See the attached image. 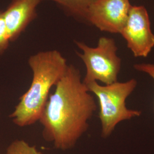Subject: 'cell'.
Masks as SVG:
<instances>
[{"mask_svg":"<svg viewBox=\"0 0 154 154\" xmlns=\"http://www.w3.org/2000/svg\"><path fill=\"white\" fill-rule=\"evenodd\" d=\"M97 109L79 70L68 65L54 93L50 94L39 118L43 138L55 149L65 151L73 148L88 130V121Z\"/></svg>","mask_w":154,"mask_h":154,"instance_id":"6da1fadb","label":"cell"},{"mask_svg":"<svg viewBox=\"0 0 154 154\" xmlns=\"http://www.w3.org/2000/svg\"><path fill=\"white\" fill-rule=\"evenodd\" d=\"M28 64L33 72L31 85L20 98L9 116L12 122L20 127L38 121L51 88L55 86L68 66L66 58L56 50L39 51L31 55Z\"/></svg>","mask_w":154,"mask_h":154,"instance_id":"7a4b0ae2","label":"cell"},{"mask_svg":"<svg viewBox=\"0 0 154 154\" xmlns=\"http://www.w3.org/2000/svg\"><path fill=\"white\" fill-rule=\"evenodd\" d=\"M137 84V81L132 78L125 82L118 81L107 85H101L97 82L85 85L89 92L93 93L98 100L102 138L109 137L120 122L141 116V111L129 109L126 104V99Z\"/></svg>","mask_w":154,"mask_h":154,"instance_id":"3957f363","label":"cell"},{"mask_svg":"<svg viewBox=\"0 0 154 154\" xmlns=\"http://www.w3.org/2000/svg\"><path fill=\"white\" fill-rule=\"evenodd\" d=\"M82 53L77 52L86 69L83 83L87 85L99 81L105 85L118 82L121 69V58L117 55L118 47L113 38L102 37L96 47H90L81 41H75Z\"/></svg>","mask_w":154,"mask_h":154,"instance_id":"277c9868","label":"cell"},{"mask_svg":"<svg viewBox=\"0 0 154 154\" xmlns=\"http://www.w3.org/2000/svg\"><path fill=\"white\" fill-rule=\"evenodd\" d=\"M120 34L135 57H148L154 48V34L146 7L131 6Z\"/></svg>","mask_w":154,"mask_h":154,"instance_id":"5b68a950","label":"cell"},{"mask_svg":"<svg viewBox=\"0 0 154 154\" xmlns=\"http://www.w3.org/2000/svg\"><path fill=\"white\" fill-rule=\"evenodd\" d=\"M131 6L130 0H96L88 8L86 23L102 32L120 34Z\"/></svg>","mask_w":154,"mask_h":154,"instance_id":"8992f818","label":"cell"},{"mask_svg":"<svg viewBox=\"0 0 154 154\" xmlns=\"http://www.w3.org/2000/svg\"><path fill=\"white\" fill-rule=\"evenodd\" d=\"M42 0H11L4 11L11 42L20 36L37 17V8Z\"/></svg>","mask_w":154,"mask_h":154,"instance_id":"52a82bcc","label":"cell"},{"mask_svg":"<svg viewBox=\"0 0 154 154\" xmlns=\"http://www.w3.org/2000/svg\"><path fill=\"white\" fill-rule=\"evenodd\" d=\"M57 4L66 13L78 20L86 22L88 8L96 0H48Z\"/></svg>","mask_w":154,"mask_h":154,"instance_id":"ba28073f","label":"cell"},{"mask_svg":"<svg viewBox=\"0 0 154 154\" xmlns=\"http://www.w3.org/2000/svg\"><path fill=\"white\" fill-rule=\"evenodd\" d=\"M6 154H42L34 146H31L23 140L17 139L11 143Z\"/></svg>","mask_w":154,"mask_h":154,"instance_id":"9c48e42d","label":"cell"},{"mask_svg":"<svg viewBox=\"0 0 154 154\" xmlns=\"http://www.w3.org/2000/svg\"><path fill=\"white\" fill-rule=\"evenodd\" d=\"M11 39L6 27L4 11L0 10V55L8 49Z\"/></svg>","mask_w":154,"mask_h":154,"instance_id":"30bf717a","label":"cell"},{"mask_svg":"<svg viewBox=\"0 0 154 154\" xmlns=\"http://www.w3.org/2000/svg\"><path fill=\"white\" fill-rule=\"evenodd\" d=\"M134 68L138 72H142L148 74L154 80V63H136L134 65Z\"/></svg>","mask_w":154,"mask_h":154,"instance_id":"8fae6325","label":"cell"}]
</instances>
